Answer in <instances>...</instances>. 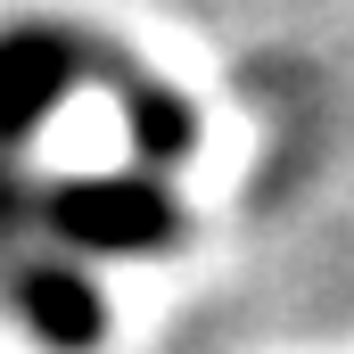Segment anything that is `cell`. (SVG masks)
<instances>
[{
  "instance_id": "obj_2",
  "label": "cell",
  "mask_w": 354,
  "mask_h": 354,
  "mask_svg": "<svg viewBox=\"0 0 354 354\" xmlns=\"http://www.w3.org/2000/svg\"><path fill=\"white\" fill-rule=\"evenodd\" d=\"M58 91H66V41H50V33L0 41V132H25Z\"/></svg>"
},
{
  "instance_id": "obj_3",
  "label": "cell",
  "mask_w": 354,
  "mask_h": 354,
  "mask_svg": "<svg viewBox=\"0 0 354 354\" xmlns=\"http://www.w3.org/2000/svg\"><path fill=\"white\" fill-rule=\"evenodd\" d=\"M33 322L58 346H91L99 338V305H91V288H75V280H41L33 288Z\"/></svg>"
},
{
  "instance_id": "obj_1",
  "label": "cell",
  "mask_w": 354,
  "mask_h": 354,
  "mask_svg": "<svg viewBox=\"0 0 354 354\" xmlns=\"http://www.w3.org/2000/svg\"><path fill=\"white\" fill-rule=\"evenodd\" d=\"M58 223H66L83 248H157V239L174 231V206H165L149 181H83V189L58 206Z\"/></svg>"
}]
</instances>
